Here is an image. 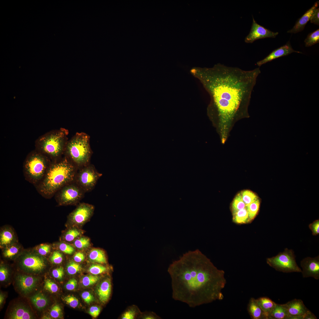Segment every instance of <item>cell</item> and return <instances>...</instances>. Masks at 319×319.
Wrapping results in <instances>:
<instances>
[{
    "mask_svg": "<svg viewBox=\"0 0 319 319\" xmlns=\"http://www.w3.org/2000/svg\"><path fill=\"white\" fill-rule=\"evenodd\" d=\"M59 249L65 253L71 255L75 251L74 248L72 245L65 242H61L58 244Z\"/></svg>",
    "mask_w": 319,
    "mask_h": 319,
    "instance_id": "obj_38",
    "label": "cell"
},
{
    "mask_svg": "<svg viewBox=\"0 0 319 319\" xmlns=\"http://www.w3.org/2000/svg\"><path fill=\"white\" fill-rule=\"evenodd\" d=\"M74 182L64 186L56 193V198L59 205H75L82 198L85 192Z\"/></svg>",
    "mask_w": 319,
    "mask_h": 319,
    "instance_id": "obj_9",
    "label": "cell"
},
{
    "mask_svg": "<svg viewBox=\"0 0 319 319\" xmlns=\"http://www.w3.org/2000/svg\"><path fill=\"white\" fill-rule=\"evenodd\" d=\"M240 192L242 199L246 206L258 198L255 193L249 190H244Z\"/></svg>",
    "mask_w": 319,
    "mask_h": 319,
    "instance_id": "obj_31",
    "label": "cell"
},
{
    "mask_svg": "<svg viewBox=\"0 0 319 319\" xmlns=\"http://www.w3.org/2000/svg\"><path fill=\"white\" fill-rule=\"evenodd\" d=\"M51 161L47 157L35 149L27 155L23 165L26 179L35 185L43 178Z\"/></svg>",
    "mask_w": 319,
    "mask_h": 319,
    "instance_id": "obj_6",
    "label": "cell"
},
{
    "mask_svg": "<svg viewBox=\"0 0 319 319\" xmlns=\"http://www.w3.org/2000/svg\"><path fill=\"white\" fill-rule=\"evenodd\" d=\"M167 271L175 300L194 307L223 299L224 272L198 249L189 251L173 261Z\"/></svg>",
    "mask_w": 319,
    "mask_h": 319,
    "instance_id": "obj_2",
    "label": "cell"
},
{
    "mask_svg": "<svg viewBox=\"0 0 319 319\" xmlns=\"http://www.w3.org/2000/svg\"><path fill=\"white\" fill-rule=\"evenodd\" d=\"M100 312V308L98 307L92 306L89 309V313L92 317L96 318Z\"/></svg>",
    "mask_w": 319,
    "mask_h": 319,
    "instance_id": "obj_51",
    "label": "cell"
},
{
    "mask_svg": "<svg viewBox=\"0 0 319 319\" xmlns=\"http://www.w3.org/2000/svg\"><path fill=\"white\" fill-rule=\"evenodd\" d=\"M319 3L318 1L315 2L314 5L298 20L292 28L288 30L287 32L295 33L303 30L307 22L310 20L315 10L317 8Z\"/></svg>",
    "mask_w": 319,
    "mask_h": 319,
    "instance_id": "obj_18",
    "label": "cell"
},
{
    "mask_svg": "<svg viewBox=\"0 0 319 319\" xmlns=\"http://www.w3.org/2000/svg\"><path fill=\"white\" fill-rule=\"evenodd\" d=\"M82 269L81 265L75 261H70L67 266V272L70 275L74 274L81 271Z\"/></svg>",
    "mask_w": 319,
    "mask_h": 319,
    "instance_id": "obj_37",
    "label": "cell"
},
{
    "mask_svg": "<svg viewBox=\"0 0 319 319\" xmlns=\"http://www.w3.org/2000/svg\"><path fill=\"white\" fill-rule=\"evenodd\" d=\"M309 227L312 231L313 235H316L319 234V220L317 219L310 224Z\"/></svg>",
    "mask_w": 319,
    "mask_h": 319,
    "instance_id": "obj_45",
    "label": "cell"
},
{
    "mask_svg": "<svg viewBox=\"0 0 319 319\" xmlns=\"http://www.w3.org/2000/svg\"><path fill=\"white\" fill-rule=\"evenodd\" d=\"M248 310L251 318L253 319H267L256 299L254 298H251L250 299Z\"/></svg>",
    "mask_w": 319,
    "mask_h": 319,
    "instance_id": "obj_20",
    "label": "cell"
},
{
    "mask_svg": "<svg viewBox=\"0 0 319 319\" xmlns=\"http://www.w3.org/2000/svg\"><path fill=\"white\" fill-rule=\"evenodd\" d=\"M37 277L26 275H19L16 279L17 286L23 294H27L34 290L38 283Z\"/></svg>",
    "mask_w": 319,
    "mask_h": 319,
    "instance_id": "obj_14",
    "label": "cell"
},
{
    "mask_svg": "<svg viewBox=\"0 0 319 319\" xmlns=\"http://www.w3.org/2000/svg\"><path fill=\"white\" fill-rule=\"evenodd\" d=\"M51 262L55 264H59L62 261L63 256L62 254L59 251L56 250L52 253L50 258Z\"/></svg>",
    "mask_w": 319,
    "mask_h": 319,
    "instance_id": "obj_42",
    "label": "cell"
},
{
    "mask_svg": "<svg viewBox=\"0 0 319 319\" xmlns=\"http://www.w3.org/2000/svg\"><path fill=\"white\" fill-rule=\"evenodd\" d=\"M68 134V130L62 128L50 131L36 139L35 149L51 162L58 160L64 155Z\"/></svg>",
    "mask_w": 319,
    "mask_h": 319,
    "instance_id": "obj_4",
    "label": "cell"
},
{
    "mask_svg": "<svg viewBox=\"0 0 319 319\" xmlns=\"http://www.w3.org/2000/svg\"><path fill=\"white\" fill-rule=\"evenodd\" d=\"M100 279V277L96 275H89L84 276L83 278L82 282L83 286L87 287L94 284Z\"/></svg>",
    "mask_w": 319,
    "mask_h": 319,
    "instance_id": "obj_36",
    "label": "cell"
},
{
    "mask_svg": "<svg viewBox=\"0 0 319 319\" xmlns=\"http://www.w3.org/2000/svg\"><path fill=\"white\" fill-rule=\"evenodd\" d=\"M31 301L38 309L41 310L45 308L48 304V301L46 296L41 293H37L31 298Z\"/></svg>",
    "mask_w": 319,
    "mask_h": 319,
    "instance_id": "obj_26",
    "label": "cell"
},
{
    "mask_svg": "<svg viewBox=\"0 0 319 319\" xmlns=\"http://www.w3.org/2000/svg\"><path fill=\"white\" fill-rule=\"evenodd\" d=\"M41 256L32 253L25 255L20 262L22 268L25 271L34 274L42 272L46 268V264Z\"/></svg>",
    "mask_w": 319,
    "mask_h": 319,
    "instance_id": "obj_11",
    "label": "cell"
},
{
    "mask_svg": "<svg viewBox=\"0 0 319 319\" xmlns=\"http://www.w3.org/2000/svg\"><path fill=\"white\" fill-rule=\"evenodd\" d=\"M44 287L46 290L53 293L57 292L58 289L56 284L48 279L45 280Z\"/></svg>",
    "mask_w": 319,
    "mask_h": 319,
    "instance_id": "obj_39",
    "label": "cell"
},
{
    "mask_svg": "<svg viewBox=\"0 0 319 319\" xmlns=\"http://www.w3.org/2000/svg\"><path fill=\"white\" fill-rule=\"evenodd\" d=\"M19 246L14 243L5 248L3 251V255L7 258H10L17 255L19 251Z\"/></svg>",
    "mask_w": 319,
    "mask_h": 319,
    "instance_id": "obj_34",
    "label": "cell"
},
{
    "mask_svg": "<svg viewBox=\"0 0 319 319\" xmlns=\"http://www.w3.org/2000/svg\"><path fill=\"white\" fill-rule=\"evenodd\" d=\"M319 42V29L309 34L305 40L306 47L311 46Z\"/></svg>",
    "mask_w": 319,
    "mask_h": 319,
    "instance_id": "obj_32",
    "label": "cell"
},
{
    "mask_svg": "<svg viewBox=\"0 0 319 319\" xmlns=\"http://www.w3.org/2000/svg\"><path fill=\"white\" fill-rule=\"evenodd\" d=\"M316 317L310 310L304 316L303 319H316Z\"/></svg>",
    "mask_w": 319,
    "mask_h": 319,
    "instance_id": "obj_53",
    "label": "cell"
},
{
    "mask_svg": "<svg viewBox=\"0 0 319 319\" xmlns=\"http://www.w3.org/2000/svg\"><path fill=\"white\" fill-rule=\"evenodd\" d=\"M266 262L277 271L285 273L302 272L296 262L294 251L287 248L276 256L267 258Z\"/></svg>",
    "mask_w": 319,
    "mask_h": 319,
    "instance_id": "obj_7",
    "label": "cell"
},
{
    "mask_svg": "<svg viewBox=\"0 0 319 319\" xmlns=\"http://www.w3.org/2000/svg\"><path fill=\"white\" fill-rule=\"evenodd\" d=\"M246 206L244 202L240 192L238 193L234 198L231 206L232 214L238 211L245 208Z\"/></svg>",
    "mask_w": 319,
    "mask_h": 319,
    "instance_id": "obj_30",
    "label": "cell"
},
{
    "mask_svg": "<svg viewBox=\"0 0 319 319\" xmlns=\"http://www.w3.org/2000/svg\"><path fill=\"white\" fill-rule=\"evenodd\" d=\"M15 237L13 231L10 229L2 230L0 234V245L1 248H5L15 243Z\"/></svg>",
    "mask_w": 319,
    "mask_h": 319,
    "instance_id": "obj_21",
    "label": "cell"
},
{
    "mask_svg": "<svg viewBox=\"0 0 319 319\" xmlns=\"http://www.w3.org/2000/svg\"><path fill=\"white\" fill-rule=\"evenodd\" d=\"M4 297L2 293L0 294V305L1 306L3 304L4 299Z\"/></svg>",
    "mask_w": 319,
    "mask_h": 319,
    "instance_id": "obj_54",
    "label": "cell"
},
{
    "mask_svg": "<svg viewBox=\"0 0 319 319\" xmlns=\"http://www.w3.org/2000/svg\"><path fill=\"white\" fill-rule=\"evenodd\" d=\"M92 154L90 136L77 132L68 140L64 156L79 169L90 164Z\"/></svg>",
    "mask_w": 319,
    "mask_h": 319,
    "instance_id": "obj_5",
    "label": "cell"
},
{
    "mask_svg": "<svg viewBox=\"0 0 319 319\" xmlns=\"http://www.w3.org/2000/svg\"><path fill=\"white\" fill-rule=\"evenodd\" d=\"M78 168L64 156L51 162L42 180L35 185L43 197H52L65 185L74 181Z\"/></svg>",
    "mask_w": 319,
    "mask_h": 319,
    "instance_id": "obj_3",
    "label": "cell"
},
{
    "mask_svg": "<svg viewBox=\"0 0 319 319\" xmlns=\"http://www.w3.org/2000/svg\"><path fill=\"white\" fill-rule=\"evenodd\" d=\"M161 318L152 311L141 312L137 319H160Z\"/></svg>",
    "mask_w": 319,
    "mask_h": 319,
    "instance_id": "obj_41",
    "label": "cell"
},
{
    "mask_svg": "<svg viewBox=\"0 0 319 319\" xmlns=\"http://www.w3.org/2000/svg\"><path fill=\"white\" fill-rule=\"evenodd\" d=\"M310 22L317 25H319V8H317L312 15Z\"/></svg>",
    "mask_w": 319,
    "mask_h": 319,
    "instance_id": "obj_49",
    "label": "cell"
},
{
    "mask_svg": "<svg viewBox=\"0 0 319 319\" xmlns=\"http://www.w3.org/2000/svg\"><path fill=\"white\" fill-rule=\"evenodd\" d=\"M141 312L138 307L133 305L128 306L119 317L120 319H137Z\"/></svg>",
    "mask_w": 319,
    "mask_h": 319,
    "instance_id": "obj_25",
    "label": "cell"
},
{
    "mask_svg": "<svg viewBox=\"0 0 319 319\" xmlns=\"http://www.w3.org/2000/svg\"><path fill=\"white\" fill-rule=\"evenodd\" d=\"M260 201L258 198L254 201L246 206L248 212L249 223L255 218L257 215L259 209Z\"/></svg>",
    "mask_w": 319,
    "mask_h": 319,
    "instance_id": "obj_29",
    "label": "cell"
},
{
    "mask_svg": "<svg viewBox=\"0 0 319 319\" xmlns=\"http://www.w3.org/2000/svg\"><path fill=\"white\" fill-rule=\"evenodd\" d=\"M89 258L92 262L101 264H106L107 263L105 253L100 249L95 248L91 250L89 254Z\"/></svg>",
    "mask_w": 319,
    "mask_h": 319,
    "instance_id": "obj_24",
    "label": "cell"
},
{
    "mask_svg": "<svg viewBox=\"0 0 319 319\" xmlns=\"http://www.w3.org/2000/svg\"><path fill=\"white\" fill-rule=\"evenodd\" d=\"M77 285V281L74 278L70 279L66 284L65 287L68 290H72L75 288Z\"/></svg>",
    "mask_w": 319,
    "mask_h": 319,
    "instance_id": "obj_50",
    "label": "cell"
},
{
    "mask_svg": "<svg viewBox=\"0 0 319 319\" xmlns=\"http://www.w3.org/2000/svg\"><path fill=\"white\" fill-rule=\"evenodd\" d=\"M293 52L302 53L294 50L292 48L289 41L285 45L272 51L263 60L257 62V65L260 66L262 65L279 58L287 56Z\"/></svg>",
    "mask_w": 319,
    "mask_h": 319,
    "instance_id": "obj_16",
    "label": "cell"
},
{
    "mask_svg": "<svg viewBox=\"0 0 319 319\" xmlns=\"http://www.w3.org/2000/svg\"><path fill=\"white\" fill-rule=\"evenodd\" d=\"M256 301L267 318L275 307L276 303L267 297H260L256 299Z\"/></svg>",
    "mask_w": 319,
    "mask_h": 319,
    "instance_id": "obj_22",
    "label": "cell"
},
{
    "mask_svg": "<svg viewBox=\"0 0 319 319\" xmlns=\"http://www.w3.org/2000/svg\"><path fill=\"white\" fill-rule=\"evenodd\" d=\"M253 22L250 31L245 37L246 43H252L257 40L267 38H275L278 32H274L258 24L253 17Z\"/></svg>",
    "mask_w": 319,
    "mask_h": 319,
    "instance_id": "obj_12",
    "label": "cell"
},
{
    "mask_svg": "<svg viewBox=\"0 0 319 319\" xmlns=\"http://www.w3.org/2000/svg\"><path fill=\"white\" fill-rule=\"evenodd\" d=\"M83 232L77 227H72L67 230L63 236V240L66 242H71L82 234Z\"/></svg>",
    "mask_w": 319,
    "mask_h": 319,
    "instance_id": "obj_28",
    "label": "cell"
},
{
    "mask_svg": "<svg viewBox=\"0 0 319 319\" xmlns=\"http://www.w3.org/2000/svg\"><path fill=\"white\" fill-rule=\"evenodd\" d=\"M232 214V220L237 224L249 223V217L246 208L236 212Z\"/></svg>",
    "mask_w": 319,
    "mask_h": 319,
    "instance_id": "obj_27",
    "label": "cell"
},
{
    "mask_svg": "<svg viewBox=\"0 0 319 319\" xmlns=\"http://www.w3.org/2000/svg\"><path fill=\"white\" fill-rule=\"evenodd\" d=\"M9 318L12 319H30L33 318V315L27 307L18 305L12 309L9 313Z\"/></svg>",
    "mask_w": 319,
    "mask_h": 319,
    "instance_id": "obj_19",
    "label": "cell"
},
{
    "mask_svg": "<svg viewBox=\"0 0 319 319\" xmlns=\"http://www.w3.org/2000/svg\"><path fill=\"white\" fill-rule=\"evenodd\" d=\"M74 245L76 248L79 249H85L89 246L90 240L87 237H82L75 240Z\"/></svg>",
    "mask_w": 319,
    "mask_h": 319,
    "instance_id": "obj_35",
    "label": "cell"
},
{
    "mask_svg": "<svg viewBox=\"0 0 319 319\" xmlns=\"http://www.w3.org/2000/svg\"><path fill=\"white\" fill-rule=\"evenodd\" d=\"M302 268L301 273L304 278L312 277L319 279V256L314 258L307 257L300 262Z\"/></svg>",
    "mask_w": 319,
    "mask_h": 319,
    "instance_id": "obj_13",
    "label": "cell"
},
{
    "mask_svg": "<svg viewBox=\"0 0 319 319\" xmlns=\"http://www.w3.org/2000/svg\"><path fill=\"white\" fill-rule=\"evenodd\" d=\"M94 209V206L91 204L84 203L79 204L68 216V223L72 227L82 226L91 217Z\"/></svg>",
    "mask_w": 319,
    "mask_h": 319,
    "instance_id": "obj_10",
    "label": "cell"
},
{
    "mask_svg": "<svg viewBox=\"0 0 319 319\" xmlns=\"http://www.w3.org/2000/svg\"><path fill=\"white\" fill-rule=\"evenodd\" d=\"M109 268L100 264H93L89 268L88 271L92 274L97 275L107 272Z\"/></svg>",
    "mask_w": 319,
    "mask_h": 319,
    "instance_id": "obj_33",
    "label": "cell"
},
{
    "mask_svg": "<svg viewBox=\"0 0 319 319\" xmlns=\"http://www.w3.org/2000/svg\"><path fill=\"white\" fill-rule=\"evenodd\" d=\"M51 246L47 244H42L37 247V250L40 255L44 256L47 255L50 251Z\"/></svg>",
    "mask_w": 319,
    "mask_h": 319,
    "instance_id": "obj_43",
    "label": "cell"
},
{
    "mask_svg": "<svg viewBox=\"0 0 319 319\" xmlns=\"http://www.w3.org/2000/svg\"><path fill=\"white\" fill-rule=\"evenodd\" d=\"M191 74L201 83L211 99L210 109L219 122L222 139L226 141L233 120L247 114V108L259 68L246 71L220 64L212 68H194Z\"/></svg>",
    "mask_w": 319,
    "mask_h": 319,
    "instance_id": "obj_1",
    "label": "cell"
},
{
    "mask_svg": "<svg viewBox=\"0 0 319 319\" xmlns=\"http://www.w3.org/2000/svg\"><path fill=\"white\" fill-rule=\"evenodd\" d=\"M63 300L71 307L75 308L79 304V300L75 297L72 295H68L64 297Z\"/></svg>",
    "mask_w": 319,
    "mask_h": 319,
    "instance_id": "obj_40",
    "label": "cell"
},
{
    "mask_svg": "<svg viewBox=\"0 0 319 319\" xmlns=\"http://www.w3.org/2000/svg\"><path fill=\"white\" fill-rule=\"evenodd\" d=\"M82 297L84 301L88 304L92 302L94 300L93 296L88 291L83 292L82 294Z\"/></svg>",
    "mask_w": 319,
    "mask_h": 319,
    "instance_id": "obj_48",
    "label": "cell"
},
{
    "mask_svg": "<svg viewBox=\"0 0 319 319\" xmlns=\"http://www.w3.org/2000/svg\"><path fill=\"white\" fill-rule=\"evenodd\" d=\"M9 272L8 268L4 266H1L0 268V281H3L8 278Z\"/></svg>",
    "mask_w": 319,
    "mask_h": 319,
    "instance_id": "obj_47",
    "label": "cell"
},
{
    "mask_svg": "<svg viewBox=\"0 0 319 319\" xmlns=\"http://www.w3.org/2000/svg\"><path fill=\"white\" fill-rule=\"evenodd\" d=\"M79 169L75 177V183L85 192L91 191L102 174L90 164Z\"/></svg>",
    "mask_w": 319,
    "mask_h": 319,
    "instance_id": "obj_8",
    "label": "cell"
},
{
    "mask_svg": "<svg viewBox=\"0 0 319 319\" xmlns=\"http://www.w3.org/2000/svg\"><path fill=\"white\" fill-rule=\"evenodd\" d=\"M112 282L110 276L106 277L101 281L97 289L99 300L103 304L109 300L112 291Z\"/></svg>",
    "mask_w": 319,
    "mask_h": 319,
    "instance_id": "obj_17",
    "label": "cell"
},
{
    "mask_svg": "<svg viewBox=\"0 0 319 319\" xmlns=\"http://www.w3.org/2000/svg\"><path fill=\"white\" fill-rule=\"evenodd\" d=\"M61 312V310L60 306L58 305H56L51 308L50 312V314L52 318H57L60 316Z\"/></svg>",
    "mask_w": 319,
    "mask_h": 319,
    "instance_id": "obj_44",
    "label": "cell"
},
{
    "mask_svg": "<svg viewBox=\"0 0 319 319\" xmlns=\"http://www.w3.org/2000/svg\"><path fill=\"white\" fill-rule=\"evenodd\" d=\"M289 316L285 304H276L268 317V319H289Z\"/></svg>",
    "mask_w": 319,
    "mask_h": 319,
    "instance_id": "obj_23",
    "label": "cell"
},
{
    "mask_svg": "<svg viewBox=\"0 0 319 319\" xmlns=\"http://www.w3.org/2000/svg\"><path fill=\"white\" fill-rule=\"evenodd\" d=\"M64 274V269L62 267H60L54 269L52 271L53 276L55 278L61 279Z\"/></svg>",
    "mask_w": 319,
    "mask_h": 319,
    "instance_id": "obj_46",
    "label": "cell"
},
{
    "mask_svg": "<svg viewBox=\"0 0 319 319\" xmlns=\"http://www.w3.org/2000/svg\"><path fill=\"white\" fill-rule=\"evenodd\" d=\"M288 310L289 319H303L309 310L300 299H294L285 304Z\"/></svg>",
    "mask_w": 319,
    "mask_h": 319,
    "instance_id": "obj_15",
    "label": "cell"
},
{
    "mask_svg": "<svg viewBox=\"0 0 319 319\" xmlns=\"http://www.w3.org/2000/svg\"><path fill=\"white\" fill-rule=\"evenodd\" d=\"M74 261L77 263H80L83 261L85 259V256L81 252H77L74 255Z\"/></svg>",
    "mask_w": 319,
    "mask_h": 319,
    "instance_id": "obj_52",
    "label": "cell"
}]
</instances>
